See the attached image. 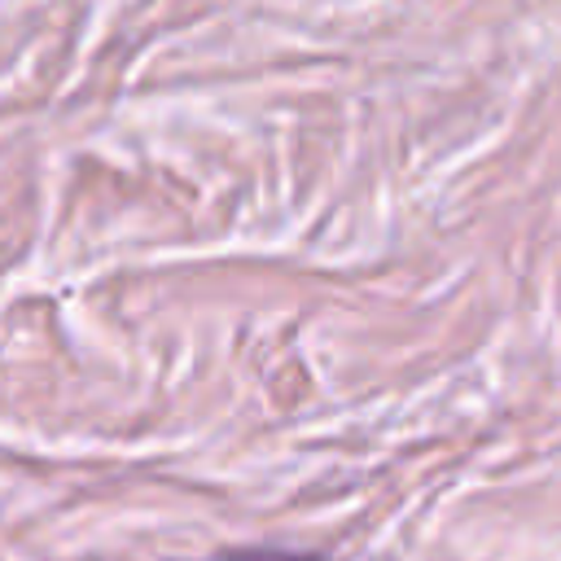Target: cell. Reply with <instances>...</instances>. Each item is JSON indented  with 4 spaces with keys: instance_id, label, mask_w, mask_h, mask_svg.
<instances>
[{
    "instance_id": "1",
    "label": "cell",
    "mask_w": 561,
    "mask_h": 561,
    "mask_svg": "<svg viewBox=\"0 0 561 561\" xmlns=\"http://www.w3.org/2000/svg\"><path fill=\"white\" fill-rule=\"evenodd\" d=\"M210 561H324L316 552H289V548H241V552H219Z\"/></svg>"
}]
</instances>
